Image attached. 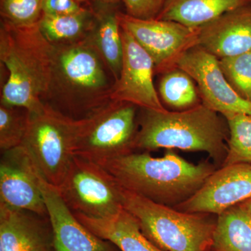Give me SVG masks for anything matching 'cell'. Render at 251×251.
<instances>
[{
  "mask_svg": "<svg viewBox=\"0 0 251 251\" xmlns=\"http://www.w3.org/2000/svg\"></svg>",
  "mask_w": 251,
  "mask_h": 251,
  "instance_id": "d6a6232c",
  "label": "cell"
},
{
  "mask_svg": "<svg viewBox=\"0 0 251 251\" xmlns=\"http://www.w3.org/2000/svg\"><path fill=\"white\" fill-rule=\"evenodd\" d=\"M209 251H211V249H210V250H209Z\"/></svg>",
  "mask_w": 251,
  "mask_h": 251,
  "instance_id": "1f68e13d",
  "label": "cell"
},
{
  "mask_svg": "<svg viewBox=\"0 0 251 251\" xmlns=\"http://www.w3.org/2000/svg\"><path fill=\"white\" fill-rule=\"evenodd\" d=\"M29 119V112L26 109L0 105L1 152L22 145Z\"/></svg>",
  "mask_w": 251,
  "mask_h": 251,
  "instance_id": "cb8c5ba5",
  "label": "cell"
},
{
  "mask_svg": "<svg viewBox=\"0 0 251 251\" xmlns=\"http://www.w3.org/2000/svg\"><path fill=\"white\" fill-rule=\"evenodd\" d=\"M212 251H251V215L242 204L217 215Z\"/></svg>",
  "mask_w": 251,
  "mask_h": 251,
  "instance_id": "44dd1931",
  "label": "cell"
},
{
  "mask_svg": "<svg viewBox=\"0 0 251 251\" xmlns=\"http://www.w3.org/2000/svg\"><path fill=\"white\" fill-rule=\"evenodd\" d=\"M0 251H55L49 215L0 204Z\"/></svg>",
  "mask_w": 251,
  "mask_h": 251,
  "instance_id": "9a60e30c",
  "label": "cell"
},
{
  "mask_svg": "<svg viewBox=\"0 0 251 251\" xmlns=\"http://www.w3.org/2000/svg\"><path fill=\"white\" fill-rule=\"evenodd\" d=\"M166 0H123L126 14L143 20L156 19Z\"/></svg>",
  "mask_w": 251,
  "mask_h": 251,
  "instance_id": "4316f807",
  "label": "cell"
},
{
  "mask_svg": "<svg viewBox=\"0 0 251 251\" xmlns=\"http://www.w3.org/2000/svg\"><path fill=\"white\" fill-rule=\"evenodd\" d=\"M136 105L112 101L85 120L75 155L98 164L133 152L139 130Z\"/></svg>",
  "mask_w": 251,
  "mask_h": 251,
  "instance_id": "52a82bcc",
  "label": "cell"
},
{
  "mask_svg": "<svg viewBox=\"0 0 251 251\" xmlns=\"http://www.w3.org/2000/svg\"><path fill=\"white\" fill-rule=\"evenodd\" d=\"M122 204L143 233L165 251H209L216 219L211 214L186 213L158 204L122 187Z\"/></svg>",
  "mask_w": 251,
  "mask_h": 251,
  "instance_id": "5b68a950",
  "label": "cell"
},
{
  "mask_svg": "<svg viewBox=\"0 0 251 251\" xmlns=\"http://www.w3.org/2000/svg\"><path fill=\"white\" fill-rule=\"evenodd\" d=\"M44 0H1V21L16 26L36 24L43 15Z\"/></svg>",
  "mask_w": 251,
  "mask_h": 251,
  "instance_id": "484cf974",
  "label": "cell"
},
{
  "mask_svg": "<svg viewBox=\"0 0 251 251\" xmlns=\"http://www.w3.org/2000/svg\"><path fill=\"white\" fill-rule=\"evenodd\" d=\"M124 54L121 74L112 90L111 100L149 110L164 111L153 82L154 64L146 50L121 28Z\"/></svg>",
  "mask_w": 251,
  "mask_h": 251,
  "instance_id": "8fae6325",
  "label": "cell"
},
{
  "mask_svg": "<svg viewBox=\"0 0 251 251\" xmlns=\"http://www.w3.org/2000/svg\"><path fill=\"white\" fill-rule=\"evenodd\" d=\"M250 3L251 0H166L156 19L198 28Z\"/></svg>",
  "mask_w": 251,
  "mask_h": 251,
  "instance_id": "d6986e66",
  "label": "cell"
},
{
  "mask_svg": "<svg viewBox=\"0 0 251 251\" xmlns=\"http://www.w3.org/2000/svg\"><path fill=\"white\" fill-rule=\"evenodd\" d=\"M219 62L229 85L243 99L251 103V51L225 57Z\"/></svg>",
  "mask_w": 251,
  "mask_h": 251,
  "instance_id": "d4e9b609",
  "label": "cell"
},
{
  "mask_svg": "<svg viewBox=\"0 0 251 251\" xmlns=\"http://www.w3.org/2000/svg\"><path fill=\"white\" fill-rule=\"evenodd\" d=\"M74 214L93 233L113 243L121 251H165L143 233L134 216L125 209L100 219Z\"/></svg>",
  "mask_w": 251,
  "mask_h": 251,
  "instance_id": "e0dca14e",
  "label": "cell"
},
{
  "mask_svg": "<svg viewBox=\"0 0 251 251\" xmlns=\"http://www.w3.org/2000/svg\"><path fill=\"white\" fill-rule=\"evenodd\" d=\"M54 51L39 23L16 26L1 20L0 61L8 74L1 87V105L25 108L30 114L42 111Z\"/></svg>",
  "mask_w": 251,
  "mask_h": 251,
  "instance_id": "3957f363",
  "label": "cell"
},
{
  "mask_svg": "<svg viewBox=\"0 0 251 251\" xmlns=\"http://www.w3.org/2000/svg\"><path fill=\"white\" fill-rule=\"evenodd\" d=\"M75 1H77V2H79V3H83V2H86V3H87V4H88V3H90V2H92V1H95V0H75Z\"/></svg>",
  "mask_w": 251,
  "mask_h": 251,
  "instance_id": "4dcf8cb0",
  "label": "cell"
},
{
  "mask_svg": "<svg viewBox=\"0 0 251 251\" xmlns=\"http://www.w3.org/2000/svg\"><path fill=\"white\" fill-rule=\"evenodd\" d=\"M158 90L162 99L173 108H191L197 105L198 94L192 78L179 68L165 73Z\"/></svg>",
  "mask_w": 251,
  "mask_h": 251,
  "instance_id": "7402d4cb",
  "label": "cell"
},
{
  "mask_svg": "<svg viewBox=\"0 0 251 251\" xmlns=\"http://www.w3.org/2000/svg\"><path fill=\"white\" fill-rule=\"evenodd\" d=\"M85 120L68 118L46 105L39 113H29L21 146L49 184L58 187L62 183L75 156V145Z\"/></svg>",
  "mask_w": 251,
  "mask_h": 251,
  "instance_id": "8992f818",
  "label": "cell"
},
{
  "mask_svg": "<svg viewBox=\"0 0 251 251\" xmlns=\"http://www.w3.org/2000/svg\"><path fill=\"white\" fill-rule=\"evenodd\" d=\"M251 199V164L223 166L194 195L174 209L186 213L219 214Z\"/></svg>",
  "mask_w": 251,
  "mask_h": 251,
  "instance_id": "4fadbf2b",
  "label": "cell"
},
{
  "mask_svg": "<svg viewBox=\"0 0 251 251\" xmlns=\"http://www.w3.org/2000/svg\"><path fill=\"white\" fill-rule=\"evenodd\" d=\"M226 118L229 137L227 156L221 167L236 163L251 164V115L237 114Z\"/></svg>",
  "mask_w": 251,
  "mask_h": 251,
  "instance_id": "603a6c76",
  "label": "cell"
},
{
  "mask_svg": "<svg viewBox=\"0 0 251 251\" xmlns=\"http://www.w3.org/2000/svg\"><path fill=\"white\" fill-rule=\"evenodd\" d=\"M199 46L216 57L251 51V3L226 13L199 27Z\"/></svg>",
  "mask_w": 251,
  "mask_h": 251,
  "instance_id": "2e32d148",
  "label": "cell"
},
{
  "mask_svg": "<svg viewBox=\"0 0 251 251\" xmlns=\"http://www.w3.org/2000/svg\"><path fill=\"white\" fill-rule=\"evenodd\" d=\"M54 46L43 103L72 120L90 118L112 101L111 72L87 39Z\"/></svg>",
  "mask_w": 251,
  "mask_h": 251,
  "instance_id": "6da1fadb",
  "label": "cell"
},
{
  "mask_svg": "<svg viewBox=\"0 0 251 251\" xmlns=\"http://www.w3.org/2000/svg\"><path fill=\"white\" fill-rule=\"evenodd\" d=\"M99 165L127 191L173 208L192 197L216 171L209 162L193 164L171 150L161 158L133 151Z\"/></svg>",
  "mask_w": 251,
  "mask_h": 251,
  "instance_id": "7a4b0ae2",
  "label": "cell"
},
{
  "mask_svg": "<svg viewBox=\"0 0 251 251\" xmlns=\"http://www.w3.org/2000/svg\"><path fill=\"white\" fill-rule=\"evenodd\" d=\"M57 191L74 214L108 217L124 209L122 186L105 168L75 155Z\"/></svg>",
  "mask_w": 251,
  "mask_h": 251,
  "instance_id": "ba28073f",
  "label": "cell"
},
{
  "mask_svg": "<svg viewBox=\"0 0 251 251\" xmlns=\"http://www.w3.org/2000/svg\"><path fill=\"white\" fill-rule=\"evenodd\" d=\"M39 176L37 168L23 146L1 152L0 204L47 216Z\"/></svg>",
  "mask_w": 251,
  "mask_h": 251,
  "instance_id": "7c38bea8",
  "label": "cell"
},
{
  "mask_svg": "<svg viewBox=\"0 0 251 251\" xmlns=\"http://www.w3.org/2000/svg\"><path fill=\"white\" fill-rule=\"evenodd\" d=\"M241 204H242V205L247 209V211H249V214L251 215V199L248 200V201L241 203Z\"/></svg>",
  "mask_w": 251,
  "mask_h": 251,
  "instance_id": "f546056e",
  "label": "cell"
},
{
  "mask_svg": "<svg viewBox=\"0 0 251 251\" xmlns=\"http://www.w3.org/2000/svg\"><path fill=\"white\" fill-rule=\"evenodd\" d=\"M138 124L135 150L204 151L221 166L227 156L226 126L217 112L203 104L181 112L141 108Z\"/></svg>",
  "mask_w": 251,
  "mask_h": 251,
  "instance_id": "277c9868",
  "label": "cell"
},
{
  "mask_svg": "<svg viewBox=\"0 0 251 251\" xmlns=\"http://www.w3.org/2000/svg\"><path fill=\"white\" fill-rule=\"evenodd\" d=\"M176 67L184 71L198 85L203 105L225 117L251 115V103L229 85L215 55L198 45L179 59Z\"/></svg>",
  "mask_w": 251,
  "mask_h": 251,
  "instance_id": "30bf717a",
  "label": "cell"
},
{
  "mask_svg": "<svg viewBox=\"0 0 251 251\" xmlns=\"http://www.w3.org/2000/svg\"><path fill=\"white\" fill-rule=\"evenodd\" d=\"M118 19L120 27L150 54L156 73L165 74L176 68L186 51L199 45V27H188L174 21L140 19L120 11Z\"/></svg>",
  "mask_w": 251,
  "mask_h": 251,
  "instance_id": "9c48e42d",
  "label": "cell"
},
{
  "mask_svg": "<svg viewBox=\"0 0 251 251\" xmlns=\"http://www.w3.org/2000/svg\"><path fill=\"white\" fill-rule=\"evenodd\" d=\"M95 1H99V2L104 4L117 5L120 1H123V0H95Z\"/></svg>",
  "mask_w": 251,
  "mask_h": 251,
  "instance_id": "f1b7e54d",
  "label": "cell"
},
{
  "mask_svg": "<svg viewBox=\"0 0 251 251\" xmlns=\"http://www.w3.org/2000/svg\"><path fill=\"white\" fill-rule=\"evenodd\" d=\"M91 3L95 10L96 21L87 40L103 59L116 82L121 74L124 54L119 11L116 5L97 1Z\"/></svg>",
  "mask_w": 251,
  "mask_h": 251,
  "instance_id": "ac0fdd59",
  "label": "cell"
},
{
  "mask_svg": "<svg viewBox=\"0 0 251 251\" xmlns=\"http://www.w3.org/2000/svg\"><path fill=\"white\" fill-rule=\"evenodd\" d=\"M95 21V10L90 2L75 14H43L39 26L46 39L52 45H66L87 40Z\"/></svg>",
  "mask_w": 251,
  "mask_h": 251,
  "instance_id": "ffe728a7",
  "label": "cell"
},
{
  "mask_svg": "<svg viewBox=\"0 0 251 251\" xmlns=\"http://www.w3.org/2000/svg\"><path fill=\"white\" fill-rule=\"evenodd\" d=\"M85 6L75 0H44L43 14L67 15L82 11Z\"/></svg>",
  "mask_w": 251,
  "mask_h": 251,
  "instance_id": "83f0119b",
  "label": "cell"
},
{
  "mask_svg": "<svg viewBox=\"0 0 251 251\" xmlns=\"http://www.w3.org/2000/svg\"><path fill=\"white\" fill-rule=\"evenodd\" d=\"M39 182L53 229L55 251H121L85 227L64 202L57 188L40 175Z\"/></svg>",
  "mask_w": 251,
  "mask_h": 251,
  "instance_id": "5bb4252c",
  "label": "cell"
}]
</instances>
